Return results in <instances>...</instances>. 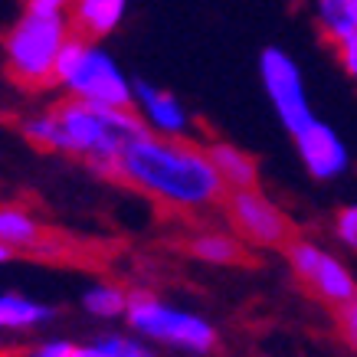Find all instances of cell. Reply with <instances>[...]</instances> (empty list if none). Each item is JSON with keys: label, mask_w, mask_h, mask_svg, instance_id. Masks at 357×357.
<instances>
[{"label": "cell", "mask_w": 357, "mask_h": 357, "mask_svg": "<svg viewBox=\"0 0 357 357\" xmlns=\"http://www.w3.org/2000/svg\"><path fill=\"white\" fill-rule=\"evenodd\" d=\"M10 256H13L10 249H3V246H0V262H7V259H10Z\"/></svg>", "instance_id": "obj_26"}, {"label": "cell", "mask_w": 357, "mask_h": 357, "mask_svg": "<svg viewBox=\"0 0 357 357\" xmlns=\"http://www.w3.org/2000/svg\"><path fill=\"white\" fill-rule=\"evenodd\" d=\"M295 138L298 158H302L305 171L312 174L314 181H335L351 167V151H347L344 138L337 135L331 125L314 119L312 125H305Z\"/></svg>", "instance_id": "obj_9"}, {"label": "cell", "mask_w": 357, "mask_h": 357, "mask_svg": "<svg viewBox=\"0 0 357 357\" xmlns=\"http://www.w3.org/2000/svg\"><path fill=\"white\" fill-rule=\"evenodd\" d=\"M73 357H105V354H102V347L98 344H76Z\"/></svg>", "instance_id": "obj_24"}, {"label": "cell", "mask_w": 357, "mask_h": 357, "mask_svg": "<svg viewBox=\"0 0 357 357\" xmlns=\"http://www.w3.org/2000/svg\"><path fill=\"white\" fill-rule=\"evenodd\" d=\"M20 131L33 148L79 158L96 174L112 177L115 158L148 128L135 109H105L63 96L53 109L26 115Z\"/></svg>", "instance_id": "obj_2"}, {"label": "cell", "mask_w": 357, "mask_h": 357, "mask_svg": "<svg viewBox=\"0 0 357 357\" xmlns=\"http://www.w3.org/2000/svg\"><path fill=\"white\" fill-rule=\"evenodd\" d=\"M3 79H7V76H3V66H0V102H3V96H7V86H3Z\"/></svg>", "instance_id": "obj_25"}, {"label": "cell", "mask_w": 357, "mask_h": 357, "mask_svg": "<svg viewBox=\"0 0 357 357\" xmlns=\"http://www.w3.org/2000/svg\"><path fill=\"white\" fill-rule=\"evenodd\" d=\"M206 154L217 167L220 181L229 190H246V187H259V164L249 151H243L239 144H229V141H213L206 144Z\"/></svg>", "instance_id": "obj_13"}, {"label": "cell", "mask_w": 357, "mask_h": 357, "mask_svg": "<svg viewBox=\"0 0 357 357\" xmlns=\"http://www.w3.org/2000/svg\"><path fill=\"white\" fill-rule=\"evenodd\" d=\"M131 0H73L69 23L73 33H82L89 40H105L121 26Z\"/></svg>", "instance_id": "obj_12"}, {"label": "cell", "mask_w": 357, "mask_h": 357, "mask_svg": "<svg viewBox=\"0 0 357 357\" xmlns=\"http://www.w3.org/2000/svg\"><path fill=\"white\" fill-rule=\"evenodd\" d=\"M335 236L344 243V246L357 249V204H347L344 210H337L335 217Z\"/></svg>", "instance_id": "obj_20"}, {"label": "cell", "mask_w": 357, "mask_h": 357, "mask_svg": "<svg viewBox=\"0 0 357 357\" xmlns=\"http://www.w3.org/2000/svg\"><path fill=\"white\" fill-rule=\"evenodd\" d=\"M56 318V308L20 292H0V331H33Z\"/></svg>", "instance_id": "obj_15"}, {"label": "cell", "mask_w": 357, "mask_h": 357, "mask_svg": "<svg viewBox=\"0 0 357 357\" xmlns=\"http://www.w3.org/2000/svg\"><path fill=\"white\" fill-rule=\"evenodd\" d=\"M53 89L105 109H131L135 102V82L121 73L115 56L98 40H89L82 33H73L66 40L63 53L56 59Z\"/></svg>", "instance_id": "obj_4"}, {"label": "cell", "mask_w": 357, "mask_h": 357, "mask_svg": "<svg viewBox=\"0 0 357 357\" xmlns=\"http://www.w3.org/2000/svg\"><path fill=\"white\" fill-rule=\"evenodd\" d=\"M3 357H7V354H3Z\"/></svg>", "instance_id": "obj_27"}, {"label": "cell", "mask_w": 357, "mask_h": 357, "mask_svg": "<svg viewBox=\"0 0 357 357\" xmlns=\"http://www.w3.org/2000/svg\"><path fill=\"white\" fill-rule=\"evenodd\" d=\"M190 256L206 266H236L246 256V243L236 229H220V227H204L190 233L187 239Z\"/></svg>", "instance_id": "obj_14"}, {"label": "cell", "mask_w": 357, "mask_h": 357, "mask_svg": "<svg viewBox=\"0 0 357 357\" xmlns=\"http://www.w3.org/2000/svg\"><path fill=\"white\" fill-rule=\"evenodd\" d=\"M128 298L131 292L119 282H92L86 292H82V308L92 318H125L128 312Z\"/></svg>", "instance_id": "obj_17"}, {"label": "cell", "mask_w": 357, "mask_h": 357, "mask_svg": "<svg viewBox=\"0 0 357 357\" xmlns=\"http://www.w3.org/2000/svg\"><path fill=\"white\" fill-rule=\"evenodd\" d=\"M73 36L69 17H40L23 10L0 40V66L7 82L23 92L53 89L56 59Z\"/></svg>", "instance_id": "obj_3"}, {"label": "cell", "mask_w": 357, "mask_h": 357, "mask_svg": "<svg viewBox=\"0 0 357 357\" xmlns=\"http://www.w3.org/2000/svg\"><path fill=\"white\" fill-rule=\"evenodd\" d=\"M314 23L321 36L335 46L357 30V0H314Z\"/></svg>", "instance_id": "obj_16"}, {"label": "cell", "mask_w": 357, "mask_h": 357, "mask_svg": "<svg viewBox=\"0 0 357 357\" xmlns=\"http://www.w3.org/2000/svg\"><path fill=\"white\" fill-rule=\"evenodd\" d=\"M112 181L177 213H204L227 197L206 148L187 138H161L151 131L138 135L115 158Z\"/></svg>", "instance_id": "obj_1"}, {"label": "cell", "mask_w": 357, "mask_h": 357, "mask_svg": "<svg viewBox=\"0 0 357 357\" xmlns=\"http://www.w3.org/2000/svg\"><path fill=\"white\" fill-rule=\"evenodd\" d=\"M0 246L26 256H53L56 243L23 204H0Z\"/></svg>", "instance_id": "obj_11"}, {"label": "cell", "mask_w": 357, "mask_h": 357, "mask_svg": "<svg viewBox=\"0 0 357 357\" xmlns=\"http://www.w3.org/2000/svg\"><path fill=\"white\" fill-rule=\"evenodd\" d=\"M337 331L344 337V344L351 351H357V295L337 308Z\"/></svg>", "instance_id": "obj_21"}, {"label": "cell", "mask_w": 357, "mask_h": 357, "mask_svg": "<svg viewBox=\"0 0 357 357\" xmlns=\"http://www.w3.org/2000/svg\"><path fill=\"white\" fill-rule=\"evenodd\" d=\"M285 256H289L295 279L302 282L318 302H325L328 308L337 312L341 305L357 295V282L347 272L344 262H337V256H331L328 249H321L312 239H289Z\"/></svg>", "instance_id": "obj_6"}, {"label": "cell", "mask_w": 357, "mask_h": 357, "mask_svg": "<svg viewBox=\"0 0 357 357\" xmlns=\"http://www.w3.org/2000/svg\"><path fill=\"white\" fill-rule=\"evenodd\" d=\"M125 318L135 335L187 351V354H210L217 347V328L204 314L177 308L151 292H131Z\"/></svg>", "instance_id": "obj_5"}, {"label": "cell", "mask_w": 357, "mask_h": 357, "mask_svg": "<svg viewBox=\"0 0 357 357\" xmlns=\"http://www.w3.org/2000/svg\"><path fill=\"white\" fill-rule=\"evenodd\" d=\"M76 344L66 341V337H50V341H36L33 347H23V351H13L7 357H73Z\"/></svg>", "instance_id": "obj_19"}, {"label": "cell", "mask_w": 357, "mask_h": 357, "mask_svg": "<svg viewBox=\"0 0 357 357\" xmlns=\"http://www.w3.org/2000/svg\"><path fill=\"white\" fill-rule=\"evenodd\" d=\"M102 347V354L105 357H154V351L148 344H141L135 337L128 335H105L96 341Z\"/></svg>", "instance_id": "obj_18"}, {"label": "cell", "mask_w": 357, "mask_h": 357, "mask_svg": "<svg viewBox=\"0 0 357 357\" xmlns=\"http://www.w3.org/2000/svg\"><path fill=\"white\" fill-rule=\"evenodd\" d=\"M131 109L138 112L144 128L161 138H187L190 135V115L181 105V98L171 96L167 89H158L151 82H135V102Z\"/></svg>", "instance_id": "obj_10"}, {"label": "cell", "mask_w": 357, "mask_h": 357, "mask_svg": "<svg viewBox=\"0 0 357 357\" xmlns=\"http://www.w3.org/2000/svg\"><path fill=\"white\" fill-rule=\"evenodd\" d=\"M229 227L236 229L246 246L256 249H275L285 246L292 239V223L282 213L275 200L262 194L259 187H246V190H229L223 197Z\"/></svg>", "instance_id": "obj_8"}, {"label": "cell", "mask_w": 357, "mask_h": 357, "mask_svg": "<svg viewBox=\"0 0 357 357\" xmlns=\"http://www.w3.org/2000/svg\"><path fill=\"white\" fill-rule=\"evenodd\" d=\"M73 0H23L26 13H40V17H69Z\"/></svg>", "instance_id": "obj_23"}, {"label": "cell", "mask_w": 357, "mask_h": 357, "mask_svg": "<svg viewBox=\"0 0 357 357\" xmlns=\"http://www.w3.org/2000/svg\"><path fill=\"white\" fill-rule=\"evenodd\" d=\"M259 79L272 102V109L279 115L282 128L289 131V135H298L305 125H312L314 112H312V102H308V92H305L302 69H298V63L285 50H279V46L262 50Z\"/></svg>", "instance_id": "obj_7"}, {"label": "cell", "mask_w": 357, "mask_h": 357, "mask_svg": "<svg viewBox=\"0 0 357 357\" xmlns=\"http://www.w3.org/2000/svg\"><path fill=\"white\" fill-rule=\"evenodd\" d=\"M335 53H337V63H341V69H344L347 76L357 82V30L351 33V36H344V40H337V43H335Z\"/></svg>", "instance_id": "obj_22"}]
</instances>
